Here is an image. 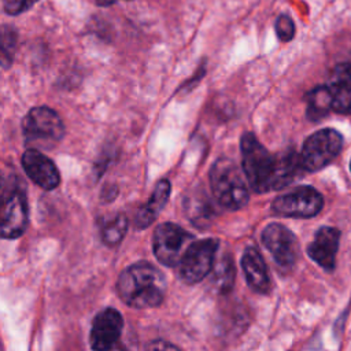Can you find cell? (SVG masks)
I'll return each instance as SVG.
<instances>
[{"label": "cell", "mask_w": 351, "mask_h": 351, "mask_svg": "<svg viewBox=\"0 0 351 351\" xmlns=\"http://www.w3.org/2000/svg\"><path fill=\"white\" fill-rule=\"evenodd\" d=\"M303 170L299 155L289 149L280 156H276V171L273 178V189H282L288 186Z\"/></svg>", "instance_id": "obj_17"}, {"label": "cell", "mask_w": 351, "mask_h": 351, "mask_svg": "<svg viewBox=\"0 0 351 351\" xmlns=\"http://www.w3.org/2000/svg\"><path fill=\"white\" fill-rule=\"evenodd\" d=\"M171 185L167 180H160L149 197V200L141 206L136 214L134 225L138 229H144L149 226L158 217V214L162 211L165 204L167 203V199L170 196Z\"/></svg>", "instance_id": "obj_16"}, {"label": "cell", "mask_w": 351, "mask_h": 351, "mask_svg": "<svg viewBox=\"0 0 351 351\" xmlns=\"http://www.w3.org/2000/svg\"><path fill=\"white\" fill-rule=\"evenodd\" d=\"M123 318L115 308L101 310L92 322L89 343L93 351H110L114 348L122 335Z\"/></svg>", "instance_id": "obj_10"}, {"label": "cell", "mask_w": 351, "mask_h": 351, "mask_svg": "<svg viewBox=\"0 0 351 351\" xmlns=\"http://www.w3.org/2000/svg\"><path fill=\"white\" fill-rule=\"evenodd\" d=\"M325 86L330 96L332 111L351 114V62L335 66Z\"/></svg>", "instance_id": "obj_13"}, {"label": "cell", "mask_w": 351, "mask_h": 351, "mask_svg": "<svg viewBox=\"0 0 351 351\" xmlns=\"http://www.w3.org/2000/svg\"><path fill=\"white\" fill-rule=\"evenodd\" d=\"M22 132L26 143L52 145L64 134V125L60 117L49 107L32 108L22 121Z\"/></svg>", "instance_id": "obj_5"}, {"label": "cell", "mask_w": 351, "mask_h": 351, "mask_svg": "<svg viewBox=\"0 0 351 351\" xmlns=\"http://www.w3.org/2000/svg\"><path fill=\"white\" fill-rule=\"evenodd\" d=\"M38 0H3L4 11L10 15H18L32 8Z\"/></svg>", "instance_id": "obj_23"}, {"label": "cell", "mask_w": 351, "mask_h": 351, "mask_svg": "<svg viewBox=\"0 0 351 351\" xmlns=\"http://www.w3.org/2000/svg\"><path fill=\"white\" fill-rule=\"evenodd\" d=\"M243 171L250 186L259 193L273 189L276 156L258 141L252 133H244L240 141Z\"/></svg>", "instance_id": "obj_3"}, {"label": "cell", "mask_w": 351, "mask_h": 351, "mask_svg": "<svg viewBox=\"0 0 351 351\" xmlns=\"http://www.w3.org/2000/svg\"><path fill=\"white\" fill-rule=\"evenodd\" d=\"M241 267L251 289L259 293H266L269 291L270 280L267 267L262 254L256 248H245L241 258Z\"/></svg>", "instance_id": "obj_15"}, {"label": "cell", "mask_w": 351, "mask_h": 351, "mask_svg": "<svg viewBox=\"0 0 351 351\" xmlns=\"http://www.w3.org/2000/svg\"><path fill=\"white\" fill-rule=\"evenodd\" d=\"M110 351H129V350L126 347H123L122 344H119V341H118V344L114 348H111Z\"/></svg>", "instance_id": "obj_26"}, {"label": "cell", "mask_w": 351, "mask_h": 351, "mask_svg": "<svg viewBox=\"0 0 351 351\" xmlns=\"http://www.w3.org/2000/svg\"><path fill=\"white\" fill-rule=\"evenodd\" d=\"M128 230V218L121 214L117 218H114L111 222H108L103 230H101V239L106 245L114 247L118 245Z\"/></svg>", "instance_id": "obj_21"}, {"label": "cell", "mask_w": 351, "mask_h": 351, "mask_svg": "<svg viewBox=\"0 0 351 351\" xmlns=\"http://www.w3.org/2000/svg\"><path fill=\"white\" fill-rule=\"evenodd\" d=\"M117 291L130 307H158L166 295V278L154 265L140 262L126 267L119 274Z\"/></svg>", "instance_id": "obj_1"}, {"label": "cell", "mask_w": 351, "mask_h": 351, "mask_svg": "<svg viewBox=\"0 0 351 351\" xmlns=\"http://www.w3.org/2000/svg\"><path fill=\"white\" fill-rule=\"evenodd\" d=\"M27 226V202L21 191L11 192L0 206V237L16 239Z\"/></svg>", "instance_id": "obj_11"}, {"label": "cell", "mask_w": 351, "mask_h": 351, "mask_svg": "<svg viewBox=\"0 0 351 351\" xmlns=\"http://www.w3.org/2000/svg\"><path fill=\"white\" fill-rule=\"evenodd\" d=\"M350 167H351V163H350Z\"/></svg>", "instance_id": "obj_27"}, {"label": "cell", "mask_w": 351, "mask_h": 351, "mask_svg": "<svg viewBox=\"0 0 351 351\" xmlns=\"http://www.w3.org/2000/svg\"><path fill=\"white\" fill-rule=\"evenodd\" d=\"M324 206L321 193L313 186H299L289 193L274 199L271 211L281 217L310 218L317 215Z\"/></svg>", "instance_id": "obj_8"}, {"label": "cell", "mask_w": 351, "mask_h": 351, "mask_svg": "<svg viewBox=\"0 0 351 351\" xmlns=\"http://www.w3.org/2000/svg\"><path fill=\"white\" fill-rule=\"evenodd\" d=\"M276 33L281 41H289L295 36L293 21L288 15H280L276 21Z\"/></svg>", "instance_id": "obj_22"}, {"label": "cell", "mask_w": 351, "mask_h": 351, "mask_svg": "<svg viewBox=\"0 0 351 351\" xmlns=\"http://www.w3.org/2000/svg\"><path fill=\"white\" fill-rule=\"evenodd\" d=\"M340 232L332 226L319 228L314 240L307 248L308 256L325 270L332 271L336 266V254L339 248Z\"/></svg>", "instance_id": "obj_14"}, {"label": "cell", "mask_w": 351, "mask_h": 351, "mask_svg": "<svg viewBox=\"0 0 351 351\" xmlns=\"http://www.w3.org/2000/svg\"><path fill=\"white\" fill-rule=\"evenodd\" d=\"M145 351H181V350L166 340H152L148 343Z\"/></svg>", "instance_id": "obj_24"}, {"label": "cell", "mask_w": 351, "mask_h": 351, "mask_svg": "<svg viewBox=\"0 0 351 351\" xmlns=\"http://www.w3.org/2000/svg\"><path fill=\"white\" fill-rule=\"evenodd\" d=\"M306 100H307V115L313 121L321 119L326 117L329 111H332L330 96L325 85L317 86L313 90H310L306 96Z\"/></svg>", "instance_id": "obj_18"}, {"label": "cell", "mask_w": 351, "mask_h": 351, "mask_svg": "<svg viewBox=\"0 0 351 351\" xmlns=\"http://www.w3.org/2000/svg\"><path fill=\"white\" fill-rule=\"evenodd\" d=\"M18 45V32L11 25L0 26V66L10 69L14 63Z\"/></svg>", "instance_id": "obj_19"}, {"label": "cell", "mask_w": 351, "mask_h": 351, "mask_svg": "<svg viewBox=\"0 0 351 351\" xmlns=\"http://www.w3.org/2000/svg\"><path fill=\"white\" fill-rule=\"evenodd\" d=\"M193 236L176 223L159 225L152 237V248L156 259L165 266H177L181 262Z\"/></svg>", "instance_id": "obj_6"}, {"label": "cell", "mask_w": 351, "mask_h": 351, "mask_svg": "<svg viewBox=\"0 0 351 351\" xmlns=\"http://www.w3.org/2000/svg\"><path fill=\"white\" fill-rule=\"evenodd\" d=\"M21 162L27 177L40 188L51 191L59 185L60 174L55 163L40 151L34 148L25 151Z\"/></svg>", "instance_id": "obj_12"}, {"label": "cell", "mask_w": 351, "mask_h": 351, "mask_svg": "<svg viewBox=\"0 0 351 351\" xmlns=\"http://www.w3.org/2000/svg\"><path fill=\"white\" fill-rule=\"evenodd\" d=\"M210 185L217 202L228 210H240L248 202V188L237 165L228 159H218L210 170Z\"/></svg>", "instance_id": "obj_2"}, {"label": "cell", "mask_w": 351, "mask_h": 351, "mask_svg": "<svg viewBox=\"0 0 351 351\" xmlns=\"http://www.w3.org/2000/svg\"><path fill=\"white\" fill-rule=\"evenodd\" d=\"M99 5H110L112 3H115L117 0H95Z\"/></svg>", "instance_id": "obj_25"}, {"label": "cell", "mask_w": 351, "mask_h": 351, "mask_svg": "<svg viewBox=\"0 0 351 351\" xmlns=\"http://www.w3.org/2000/svg\"><path fill=\"white\" fill-rule=\"evenodd\" d=\"M215 287L221 292H228L233 282H234V267L233 262L229 256H222L214 269V278Z\"/></svg>", "instance_id": "obj_20"}, {"label": "cell", "mask_w": 351, "mask_h": 351, "mask_svg": "<svg viewBox=\"0 0 351 351\" xmlns=\"http://www.w3.org/2000/svg\"><path fill=\"white\" fill-rule=\"evenodd\" d=\"M343 137L335 129H322L306 138L299 155L306 171H318L330 163L341 151Z\"/></svg>", "instance_id": "obj_4"}, {"label": "cell", "mask_w": 351, "mask_h": 351, "mask_svg": "<svg viewBox=\"0 0 351 351\" xmlns=\"http://www.w3.org/2000/svg\"><path fill=\"white\" fill-rule=\"evenodd\" d=\"M262 241L270 251L276 263L289 269L299 255V244L295 234L281 223H270L262 232Z\"/></svg>", "instance_id": "obj_9"}, {"label": "cell", "mask_w": 351, "mask_h": 351, "mask_svg": "<svg viewBox=\"0 0 351 351\" xmlns=\"http://www.w3.org/2000/svg\"><path fill=\"white\" fill-rule=\"evenodd\" d=\"M218 250L217 239L192 241L181 258L180 277L186 284H196L203 280L214 267V258Z\"/></svg>", "instance_id": "obj_7"}]
</instances>
